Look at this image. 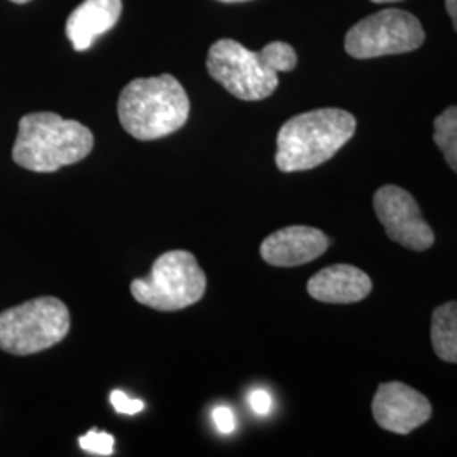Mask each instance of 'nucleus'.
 I'll return each instance as SVG.
<instances>
[{
    "instance_id": "obj_11",
    "label": "nucleus",
    "mask_w": 457,
    "mask_h": 457,
    "mask_svg": "<svg viewBox=\"0 0 457 457\" xmlns=\"http://www.w3.org/2000/svg\"><path fill=\"white\" fill-rule=\"evenodd\" d=\"M373 290V281L362 270L351 264H334L309 279L307 292L324 303H356Z\"/></svg>"
},
{
    "instance_id": "obj_14",
    "label": "nucleus",
    "mask_w": 457,
    "mask_h": 457,
    "mask_svg": "<svg viewBox=\"0 0 457 457\" xmlns=\"http://www.w3.org/2000/svg\"><path fill=\"white\" fill-rule=\"evenodd\" d=\"M434 143L457 173V107H449L434 120Z\"/></svg>"
},
{
    "instance_id": "obj_5",
    "label": "nucleus",
    "mask_w": 457,
    "mask_h": 457,
    "mask_svg": "<svg viewBox=\"0 0 457 457\" xmlns=\"http://www.w3.org/2000/svg\"><path fill=\"white\" fill-rule=\"evenodd\" d=\"M207 288V277L190 251L175 249L162 254L146 278L132 279L136 302L154 311H183L196 303Z\"/></svg>"
},
{
    "instance_id": "obj_19",
    "label": "nucleus",
    "mask_w": 457,
    "mask_h": 457,
    "mask_svg": "<svg viewBox=\"0 0 457 457\" xmlns=\"http://www.w3.org/2000/svg\"><path fill=\"white\" fill-rule=\"evenodd\" d=\"M445 9L453 19V24H454V29L457 33V0H445Z\"/></svg>"
},
{
    "instance_id": "obj_6",
    "label": "nucleus",
    "mask_w": 457,
    "mask_h": 457,
    "mask_svg": "<svg viewBox=\"0 0 457 457\" xmlns=\"http://www.w3.org/2000/svg\"><path fill=\"white\" fill-rule=\"evenodd\" d=\"M70 330V311L54 296H41L0 313V349L29 356L62 343Z\"/></svg>"
},
{
    "instance_id": "obj_13",
    "label": "nucleus",
    "mask_w": 457,
    "mask_h": 457,
    "mask_svg": "<svg viewBox=\"0 0 457 457\" xmlns=\"http://www.w3.org/2000/svg\"><path fill=\"white\" fill-rule=\"evenodd\" d=\"M430 339L442 361L457 364V302H447L434 311Z\"/></svg>"
},
{
    "instance_id": "obj_15",
    "label": "nucleus",
    "mask_w": 457,
    "mask_h": 457,
    "mask_svg": "<svg viewBox=\"0 0 457 457\" xmlns=\"http://www.w3.org/2000/svg\"><path fill=\"white\" fill-rule=\"evenodd\" d=\"M79 442L83 451L96 456H111L114 453V437L107 432H98L96 428L82 436Z\"/></svg>"
},
{
    "instance_id": "obj_22",
    "label": "nucleus",
    "mask_w": 457,
    "mask_h": 457,
    "mask_svg": "<svg viewBox=\"0 0 457 457\" xmlns=\"http://www.w3.org/2000/svg\"><path fill=\"white\" fill-rule=\"evenodd\" d=\"M11 2H16V4H26V2H29V0H11Z\"/></svg>"
},
{
    "instance_id": "obj_12",
    "label": "nucleus",
    "mask_w": 457,
    "mask_h": 457,
    "mask_svg": "<svg viewBox=\"0 0 457 457\" xmlns=\"http://www.w3.org/2000/svg\"><path fill=\"white\" fill-rule=\"evenodd\" d=\"M122 12V0H83L66 21V36L75 51L92 48L96 39L111 31Z\"/></svg>"
},
{
    "instance_id": "obj_21",
    "label": "nucleus",
    "mask_w": 457,
    "mask_h": 457,
    "mask_svg": "<svg viewBox=\"0 0 457 457\" xmlns=\"http://www.w3.org/2000/svg\"><path fill=\"white\" fill-rule=\"evenodd\" d=\"M219 2H226V4H234V2H247V0H219Z\"/></svg>"
},
{
    "instance_id": "obj_9",
    "label": "nucleus",
    "mask_w": 457,
    "mask_h": 457,
    "mask_svg": "<svg viewBox=\"0 0 457 457\" xmlns=\"http://www.w3.org/2000/svg\"><path fill=\"white\" fill-rule=\"evenodd\" d=\"M371 410L376 424L400 436L413 432L432 417V405L427 396L400 381L379 385Z\"/></svg>"
},
{
    "instance_id": "obj_4",
    "label": "nucleus",
    "mask_w": 457,
    "mask_h": 457,
    "mask_svg": "<svg viewBox=\"0 0 457 457\" xmlns=\"http://www.w3.org/2000/svg\"><path fill=\"white\" fill-rule=\"evenodd\" d=\"M94 134L77 120L53 112H34L19 120L12 158L36 173H53L90 154Z\"/></svg>"
},
{
    "instance_id": "obj_1",
    "label": "nucleus",
    "mask_w": 457,
    "mask_h": 457,
    "mask_svg": "<svg viewBox=\"0 0 457 457\" xmlns=\"http://www.w3.org/2000/svg\"><path fill=\"white\" fill-rule=\"evenodd\" d=\"M296 66L295 49L273 41L262 51H251L234 39L215 41L207 56V70L215 82L241 100H262L278 88V73Z\"/></svg>"
},
{
    "instance_id": "obj_8",
    "label": "nucleus",
    "mask_w": 457,
    "mask_h": 457,
    "mask_svg": "<svg viewBox=\"0 0 457 457\" xmlns=\"http://www.w3.org/2000/svg\"><path fill=\"white\" fill-rule=\"evenodd\" d=\"M375 212L386 236L411 251H427L436 243V236L425 222L419 204L407 190L386 185L373 198Z\"/></svg>"
},
{
    "instance_id": "obj_16",
    "label": "nucleus",
    "mask_w": 457,
    "mask_h": 457,
    "mask_svg": "<svg viewBox=\"0 0 457 457\" xmlns=\"http://www.w3.org/2000/svg\"><path fill=\"white\" fill-rule=\"evenodd\" d=\"M111 403L114 405V409L119 413H126V415H134L139 413L145 409V402L137 400V398H129L128 395L120 390H114L111 393Z\"/></svg>"
},
{
    "instance_id": "obj_10",
    "label": "nucleus",
    "mask_w": 457,
    "mask_h": 457,
    "mask_svg": "<svg viewBox=\"0 0 457 457\" xmlns=\"http://www.w3.org/2000/svg\"><path fill=\"white\" fill-rule=\"evenodd\" d=\"M330 239L319 228L290 226L270 234L262 245V258L271 266L292 268L322 256Z\"/></svg>"
},
{
    "instance_id": "obj_7",
    "label": "nucleus",
    "mask_w": 457,
    "mask_h": 457,
    "mask_svg": "<svg viewBox=\"0 0 457 457\" xmlns=\"http://www.w3.org/2000/svg\"><path fill=\"white\" fill-rule=\"evenodd\" d=\"M424 41V28L417 17L407 11L385 9L353 26L345 34L344 48L356 60H370L415 51Z\"/></svg>"
},
{
    "instance_id": "obj_2",
    "label": "nucleus",
    "mask_w": 457,
    "mask_h": 457,
    "mask_svg": "<svg viewBox=\"0 0 457 457\" xmlns=\"http://www.w3.org/2000/svg\"><path fill=\"white\" fill-rule=\"evenodd\" d=\"M356 132L354 115L343 109H317L287 120L277 137L278 170L307 171L326 163Z\"/></svg>"
},
{
    "instance_id": "obj_3",
    "label": "nucleus",
    "mask_w": 457,
    "mask_h": 457,
    "mask_svg": "<svg viewBox=\"0 0 457 457\" xmlns=\"http://www.w3.org/2000/svg\"><path fill=\"white\" fill-rule=\"evenodd\" d=\"M117 114L122 128L139 141L179 131L190 114V100L173 75L136 79L120 92Z\"/></svg>"
},
{
    "instance_id": "obj_20",
    "label": "nucleus",
    "mask_w": 457,
    "mask_h": 457,
    "mask_svg": "<svg viewBox=\"0 0 457 457\" xmlns=\"http://www.w3.org/2000/svg\"><path fill=\"white\" fill-rule=\"evenodd\" d=\"M375 4H393V2H402V0H371Z\"/></svg>"
},
{
    "instance_id": "obj_18",
    "label": "nucleus",
    "mask_w": 457,
    "mask_h": 457,
    "mask_svg": "<svg viewBox=\"0 0 457 457\" xmlns=\"http://www.w3.org/2000/svg\"><path fill=\"white\" fill-rule=\"evenodd\" d=\"M249 405L254 413L258 415H268L273 409L271 395L264 390H254L249 395Z\"/></svg>"
},
{
    "instance_id": "obj_17",
    "label": "nucleus",
    "mask_w": 457,
    "mask_h": 457,
    "mask_svg": "<svg viewBox=\"0 0 457 457\" xmlns=\"http://www.w3.org/2000/svg\"><path fill=\"white\" fill-rule=\"evenodd\" d=\"M212 420L220 434H232L236 430V415L228 407L213 409Z\"/></svg>"
}]
</instances>
